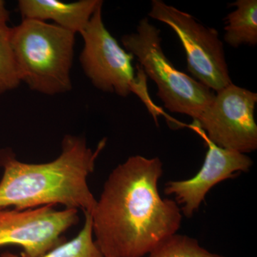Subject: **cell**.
Masks as SVG:
<instances>
[{
  "instance_id": "cell-1",
  "label": "cell",
  "mask_w": 257,
  "mask_h": 257,
  "mask_svg": "<svg viewBox=\"0 0 257 257\" xmlns=\"http://www.w3.org/2000/svg\"><path fill=\"white\" fill-rule=\"evenodd\" d=\"M159 157H128L106 179L91 213L93 234L104 257H143L177 234L182 223L175 201L162 199Z\"/></svg>"
},
{
  "instance_id": "cell-2",
  "label": "cell",
  "mask_w": 257,
  "mask_h": 257,
  "mask_svg": "<svg viewBox=\"0 0 257 257\" xmlns=\"http://www.w3.org/2000/svg\"><path fill=\"white\" fill-rule=\"evenodd\" d=\"M101 140L95 150L81 135H66L61 153L45 163L19 160L10 149L0 151V209L23 210L46 205H61L92 213L96 204L88 184L96 162L106 146Z\"/></svg>"
},
{
  "instance_id": "cell-3",
  "label": "cell",
  "mask_w": 257,
  "mask_h": 257,
  "mask_svg": "<svg viewBox=\"0 0 257 257\" xmlns=\"http://www.w3.org/2000/svg\"><path fill=\"white\" fill-rule=\"evenodd\" d=\"M76 34L55 24L23 20L11 28L20 81L35 92L54 96L72 89Z\"/></svg>"
},
{
  "instance_id": "cell-4",
  "label": "cell",
  "mask_w": 257,
  "mask_h": 257,
  "mask_svg": "<svg viewBox=\"0 0 257 257\" xmlns=\"http://www.w3.org/2000/svg\"><path fill=\"white\" fill-rule=\"evenodd\" d=\"M121 43L126 52L138 58L144 72L156 84L157 95L166 109L187 115L197 121L214 99V93L175 68L162 49L160 29L148 18L142 19L137 31L124 35Z\"/></svg>"
},
{
  "instance_id": "cell-5",
  "label": "cell",
  "mask_w": 257,
  "mask_h": 257,
  "mask_svg": "<svg viewBox=\"0 0 257 257\" xmlns=\"http://www.w3.org/2000/svg\"><path fill=\"white\" fill-rule=\"evenodd\" d=\"M148 15L177 34L187 55V69L198 82L216 92L232 83L216 29L204 26L192 15L161 0H152Z\"/></svg>"
},
{
  "instance_id": "cell-6",
  "label": "cell",
  "mask_w": 257,
  "mask_h": 257,
  "mask_svg": "<svg viewBox=\"0 0 257 257\" xmlns=\"http://www.w3.org/2000/svg\"><path fill=\"white\" fill-rule=\"evenodd\" d=\"M102 6L99 7L80 34L84 47L79 62L93 86L104 92L126 97L143 92V78H136L134 57L120 46L103 22Z\"/></svg>"
},
{
  "instance_id": "cell-7",
  "label": "cell",
  "mask_w": 257,
  "mask_h": 257,
  "mask_svg": "<svg viewBox=\"0 0 257 257\" xmlns=\"http://www.w3.org/2000/svg\"><path fill=\"white\" fill-rule=\"evenodd\" d=\"M257 94L231 83L214 94L196 126L211 143L245 154L257 149L254 109Z\"/></svg>"
},
{
  "instance_id": "cell-8",
  "label": "cell",
  "mask_w": 257,
  "mask_h": 257,
  "mask_svg": "<svg viewBox=\"0 0 257 257\" xmlns=\"http://www.w3.org/2000/svg\"><path fill=\"white\" fill-rule=\"evenodd\" d=\"M79 221V210L72 208L0 209V247L15 245L23 248L21 256H43L66 241L64 233Z\"/></svg>"
},
{
  "instance_id": "cell-9",
  "label": "cell",
  "mask_w": 257,
  "mask_h": 257,
  "mask_svg": "<svg viewBox=\"0 0 257 257\" xmlns=\"http://www.w3.org/2000/svg\"><path fill=\"white\" fill-rule=\"evenodd\" d=\"M204 139L208 151L197 175L186 180L171 181L165 185V194L175 196L176 203L182 205L181 211L188 218L199 209L214 186L241 172H247L253 165L252 160L245 154L221 148Z\"/></svg>"
},
{
  "instance_id": "cell-10",
  "label": "cell",
  "mask_w": 257,
  "mask_h": 257,
  "mask_svg": "<svg viewBox=\"0 0 257 257\" xmlns=\"http://www.w3.org/2000/svg\"><path fill=\"white\" fill-rule=\"evenodd\" d=\"M101 0L63 3L58 0H20L18 10L23 20H52L64 30L79 34L84 31Z\"/></svg>"
},
{
  "instance_id": "cell-11",
  "label": "cell",
  "mask_w": 257,
  "mask_h": 257,
  "mask_svg": "<svg viewBox=\"0 0 257 257\" xmlns=\"http://www.w3.org/2000/svg\"><path fill=\"white\" fill-rule=\"evenodd\" d=\"M230 6L236 9L224 19L225 42L238 48L241 45H257V1L237 0Z\"/></svg>"
},
{
  "instance_id": "cell-12",
  "label": "cell",
  "mask_w": 257,
  "mask_h": 257,
  "mask_svg": "<svg viewBox=\"0 0 257 257\" xmlns=\"http://www.w3.org/2000/svg\"><path fill=\"white\" fill-rule=\"evenodd\" d=\"M84 225L77 236L70 241H64L40 257H104L94 240L92 216L89 212H84ZM1 257L23 256L5 252Z\"/></svg>"
},
{
  "instance_id": "cell-13",
  "label": "cell",
  "mask_w": 257,
  "mask_h": 257,
  "mask_svg": "<svg viewBox=\"0 0 257 257\" xmlns=\"http://www.w3.org/2000/svg\"><path fill=\"white\" fill-rule=\"evenodd\" d=\"M22 84L11 43V28L0 26V95Z\"/></svg>"
},
{
  "instance_id": "cell-14",
  "label": "cell",
  "mask_w": 257,
  "mask_h": 257,
  "mask_svg": "<svg viewBox=\"0 0 257 257\" xmlns=\"http://www.w3.org/2000/svg\"><path fill=\"white\" fill-rule=\"evenodd\" d=\"M148 257H226L210 252L197 240L186 235L174 234L154 248Z\"/></svg>"
},
{
  "instance_id": "cell-15",
  "label": "cell",
  "mask_w": 257,
  "mask_h": 257,
  "mask_svg": "<svg viewBox=\"0 0 257 257\" xmlns=\"http://www.w3.org/2000/svg\"><path fill=\"white\" fill-rule=\"evenodd\" d=\"M10 21V12L6 8V3L0 0V26L8 25Z\"/></svg>"
},
{
  "instance_id": "cell-16",
  "label": "cell",
  "mask_w": 257,
  "mask_h": 257,
  "mask_svg": "<svg viewBox=\"0 0 257 257\" xmlns=\"http://www.w3.org/2000/svg\"><path fill=\"white\" fill-rule=\"evenodd\" d=\"M0 257H1V256H0Z\"/></svg>"
}]
</instances>
